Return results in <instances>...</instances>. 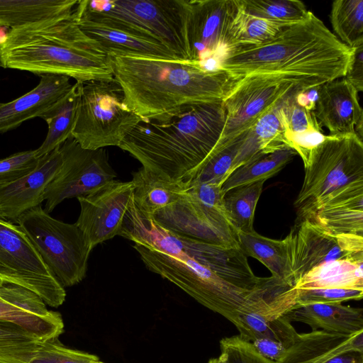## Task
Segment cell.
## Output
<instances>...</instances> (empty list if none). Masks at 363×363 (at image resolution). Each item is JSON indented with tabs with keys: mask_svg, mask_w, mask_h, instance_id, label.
<instances>
[{
	"mask_svg": "<svg viewBox=\"0 0 363 363\" xmlns=\"http://www.w3.org/2000/svg\"><path fill=\"white\" fill-rule=\"evenodd\" d=\"M109 59L124 104L143 122L166 121L194 105L223 101L241 79L188 60L130 55Z\"/></svg>",
	"mask_w": 363,
	"mask_h": 363,
	"instance_id": "obj_1",
	"label": "cell"
},
{
	"mask_svg": "<svg viewBox=\"0 0 363 363\" xmlns=\"http://www.w3.org/2000/svg\"><path fill=\"white\" fill-rule=\"evenodd\" d=\"M352 53L310 11L306 20L284 28L265 43L228 50L219 69L239 78L278 75L301 89L345 77Z\"/></svg>",
	"mask_w": 363,
	"mask_h": 363,
	"instance_id": "obj_2",
	"label": "cell"
},
{
	"mask_svg": "<svg viewBox=\"0 0 363 363\" xmlns=\"http://www.w3.org/2000/svg\"><path fill=\"white\" fill-rule=\"evenodd\" d=\"M225 118L223 101L194 105L166 121L140 123L119 147L143 167L183 182L212 152Z\"/></svg>",
	"mask_w": 363,
	"mask_h": 363,
	"instance_id": "obj_3",
	"label": "cell"
},
{
	"mask_svg": "<svg viewBox=\"0 0 363 363\" xmlns=\"http://www.w3.org/2000/svg\"><path fill=\"white\" fill-rule=\"evenodd\" d=\"M0 66L76 82H115L109 57L91 45L72 16L11 29L0 44Z\"/></svg>",
	"mask_w": 363,
	"mask_h": 363,
	"instance_id": "obj_4",
	"label": "cell"
},
{
	"mask_svg": "<svg viewBox=\"0 0 363 363\" xmlns=\"http://www.w3.org/2000/svg\"><path fill=\"white\" fill-rule=\"evenodd\" d=\"M133 247L147 269L173 283L233 324L247 296L262 279L253 273L247 256L239 247L209 265L189 258H177L138 243Z\"/></svg>",
	"mask_w": 363,
	"mask_h": 363,
	"instance_id": "obj_5",
	"label": "cell"
},
{
	"mask_svg": "<svg viewBox=\"0 0 363 363\" xmlns=\"http://www.w3.org/2000/svg\"><path fill=\"white\" fill-rule=\"evenodd\" d=\"M295 200L297 222L307 220L329 194L363 178V142L356 134L325 135L311 152Z\"/></svg>",
	"mask_w": 363,
	"mask_h": 363,
	"instance_id": "obj_6",
	"label": "cell"
},
{
	"mask_svg": "<svg viewBox=\"0 0 363 363\" xmlns=\"http://www.w3.org/2000/svg\"><path fill=\"white\" fill-rule=\"evenodd\" d=\"M79 101L73 138L85 150L118 146L143 120L123 102L116 82H76Z\"/></svg>",
	"mask_w": 363,
	"mask_h": 363,
	"instance_id": "obj_7",
	"label": "cell"
},
{
	"mask_svg": "<svg viewBox=\"0 0 363 363\" xmlns=\"http://www.w3.org/2000/svg\"><path fill=\"white\" fill-rule=\"evenodd\" d=\"M16 223L64 288L84 279L92 250L76 223L51 217L40 205L22 213Z\"/></svg>",
	"mask_w": 363,
	"mask_h": 363,
	"instance_id": "obj_8",
	"label": "cell"
},
{
	"mask_svg": "<svg viewBox=\"0 0 363 363\" xmlns=\"http://www.w3.org/2000/svg\"><path fill=\"white\" fill-rule=\"evenodd\" d=\"M77 6L94 16L155 38L179 58L188 60L182 0H81Z\"/></svg>",
	"mask_w": 363,
	"mask_h": 363,
	"instance_id": "obj_9",
	"label": "cell"
},
{
	"mask_svg": "<svg viewBox=\"0 0 363 363\" xmlns=\"http://www.w3.org/2000/svg\"><path fill=\"white\" fill-rule=\"evenodd\" d=\"M221 186L199 184L187 186L173 204L152 218L174 233L229 247H239L237 233L227 216Z\"/></svg>",
	"mask_w": 363,
	"mask_h": 363,
	"instance_id": "obj_10",
	"label": "cell"
},
{
	"mask_svg": "<svg viewBox=\"0 0 363 363\" xmlns=\"http://www.w3.org/2000/svg\"><path fill=\"white\" fill-rule=\"evenodd\" d=\"M15 285L57 308L65 301V288L47 267L18 225L0 218V286Z\"/></svg>",
	"mask_w": 363,
	"mask_h": 363,
	"instance_id": "obj_11",
	"label": "cell"
},
{
	"mask_svg": "<svg viewBox=\"0 0 363 363\" xmlns=\"http://www.w3.org/2000/svg\"><path fill=\"white\" fill-rule=\"evenodd\" d=\"M182 6L188 60L205 69L219 70L238 0H182Z\"/></svg>",
	"mask_w": 363,
	"mask_h": 363,
	"instance_id": "obj_12",
	"label": "cell"
},
{
	"mask_svg": "<svg viewBox=\"0 0 363 363\" xmlns=\"http://www.w3.org/2000/svg\"><path fill=\"white\" fill-rule=\"evenodd\" d=\"M297 89L282 77L253 74L242 77L224 99L225 123L213 149L220 148L248 130L274 105Z\"/></svg>",
	"mask_w": 363,
	"mask_h": 363,
	"instance_id": "obj_13",
	"label": "cell"
},
{
	"mask_svg": "<svg viewBox=\"0 0 363 363\" xmlns=\"http://www.w3.org/2000/svg\"><path fill=\"white\" fill-rule=\"evenodd\" d=\"M60 149L62 165L43 194L48 213L65 199L84 196L117 177L105 148L83 149L72 136Z\"/></svg>",
	"mask_w": 363,
	"mask_h": 363,
	"instance_id": "obj_14",
	"label": "cell"
},
{
	"mask_svg": "<svg viewBox=\"0 0 363 363\" xmlns=\"http://www.w3.org/2000/svg\"><path fill=\"white\" fill-rule=\"evenodd\" d=\"M294 284L308 272L335 260L363 261V237L333 235L308 220L296 223L285 238Z\"/></svg>",
	"mask_w": 363,
	"mask_h": 363,
	"instance_id": "obj_15",
	"label": "cell"
},
{
	"mask_svg": "<svg viewBox=\"0 0 363 363\" xmlns=\"http://www.w3.org/2000/svg\"><path fill=\"white\" fill-rule=\"evenodd\" d=\"M133 189L132 181L113 179L77 197L80 213L75 223L83 232L91 250L119 235Z\"/></svg>",
	"mask_w": 363,
	"mask_h": 363,
	"instance_id": "obj_16",
	"label": "cell"
},
{
	"mask_svg": "<svg viewBox=\"0 0 363 363\" xmlns=\"http://www.w3.org/2000/svg\"><path fill=\"white\" fill-rule=\"evenodd\" d=\"M72 18L91 45L108 57L130 55L181 59L157 40L94 16L77 6Z\"/></svg>",
	"mask_w": 363,
	"mask_h": 363,
	"instance_id": "obj_17",
	"label": "cell"
},
{
	"mask_svg": "<svg viewBox=\"0 0 363 363\" xmlns=\"http://www.w3.org/2000/svg\"><path fill=\"white\" fill-rule=\"evenodd\" d=\"M35 293L15 285L0 286V321L17 325L42 341L58 338L64 332L61 315L49 310Z\"/></svg>",
	"mask_w": 363,
	"mask_h": 363,
	"instance_id": "obj_18",
	"label": "cell"
},
{
	"mask_svg": "<svg viewBox=\"0 0 363 363\" xmlns=\"http://www.w3.org/2000/svg\"><path fill=\"white\" fill-rule=\"evenodd\" d=\"M279 363H363V330L344 335L298 333Z\"/></svg>",
	"mask_w": 363,
	"mask_h": 363,
	"instance_id": "obj_19",
	"label": "cell"
},
{
	"mask_svg": "<svg viewBox=\"0 0 363 363\" xmlns=\"http://www.w3.org/2000/svg\"><path fill=\"white\" fill-rule=\"evenodd\" d=\"M313 114L330 135L356 134L362 140L363 111L357 90L344 77L319 86Z\"/></svg>",
	"mask_w": 363,
	"mask_h": 363,
	"instance_id": "obj_20",
	"label": "cell"
},
{
	"mask_svg": "<svg viewBox=\"0 0 363 363\" xmlns=\"http://www.w3.org/2000/svg\"><path fill=\"white\" fill-rule=\"evenodd\" d=\"M62 163L60 146L42 156L36 167L15 182L0 188V217L16 223L24 212L40 206L43 194Z\"/></svg>",
	"mask_w": 363,
	"mask_h": 363,
	"instance_id": "obj_21",
	"label": "cell"
},
{
	"mask_svg": "<svg viewBox=\"0 0 363 363\" xmlns=\"http://www.w3.org/2000/svg\"><path fill=\"white\" fill-rule=\"evenodd\" d=\"M308 220L333 235H363V178L327 195Z\"/></svg>",
	"mask_w": 363,
	"mask_h": 363,
	"instance_id": "obj_22",
	"label": "cell"
},
{
	"mask_svg": "<svg viewBox=\"0 0 363 363\" xmlns=\"http://www.w3.org/2000/svg\"><path fill=\"white\" fill-rule=\"evenodd\" d=\"M69 79L58 74L40 75L35 88L11 101L0 102V133L16 128L27 120L40 118L71 90L73 84Z\"/></svg>",
	"mask_w": 363,
	"mask_h": 363,
	"instance_id": "obj_23",
	"label": "cell"
},
{
	"mask_svg": "<svg viewBox=\"0 0 363 363\" xmlns=\"http://www.w3.org/2000/svg\"><path fill=\"white\" fill-rule=\"evenodd\" d=\"M290 322H300L313 330L352 335L363 330V309L342 303L296 305L285 315Z\"/></svg>",
	"mask_w": 363,
	"mask_h": 363,
	"instance_id": "obj_24",
	"label": "cell"
},
{
	"mask_svg": "<svg viewBox=\"0 0 363 363\" xmlns=\"http://www.w3.org/2000/svg\"><path fill=\"white\" fill-rule=\"evenodd\" d=\"M283 100L261 116L246 132L233 164V172L258 155L289 147Z\"/></svg>",
	"mask_w": 363,
	"mask_h": 363,
	"instance_id": "obj_25",
	"label": "cell"
},
{
	"mask_svg": "<svg viewBox=\"0 0 363 363\" xmlns=\"http://www.w3.org/2000/svg\"><path fill=\"white\" fill-rule=\"evenodd\" d=\"M78 0H0V26L16 29L69 18Z\"/></svg>",
	"mask_w": 363,
	"mask_h": 363,
	"instance_id": "obj_26",
	"label": "cell"
},
{
	"mask_svg": "<svg viewBox=\"0 0 363 363\" xmlns=\"http://www.w3.org/2000/svg\"><path fill=\"white\" fill-rule=\"evenodd\" d=\"M131 181L134 203L147 218L175 203L187 189L183 182L173 181L143 166L133 173Z\"/></svg>",
	"mask_w": 363,
	"mask_h": 363,
	"instance_id": "obj_27",
	"label": "cell"
},
{
	"mask_svg": "<svg viewBox=\"0 0 363 363\" xmlns=\"http://www.w3.org/2000/svg\"><path fill=\"white\" fill-rule=\"evenodd\" d=\"M238 246L245 256L254 257L262 263L272 276L294 286L288 243L284 240L271 239L252 233H237Z\"/></svg>",
	"mask_w": 363,
	"mask_h": 363,
	"instance_id": "obj_28",
	"label": "cell"
},
{
	"mask_svg": "<svg viewBox=\"0 0 363 363\" xmlns=\"http://www.w3.org/2000/svg\"><path fill=\"white\" fill-rule=\"evenodd\" d=\"M363 261L340 259L314 267L301 279L294 287L310 289H363Z\"/></svg>",
	"mask_w": 363,
	"mask_h": 363,
	"instance_id": "obj_29",
	"label": "cell"
},
{
	"mask_svg": "<svg viewBox=\"0 0 363 363\" xmlns=\"http://www.w3.org/2000/svg\"><path fill=\"white\" fill-rule=\"evenodd\" d=\"M79 101L77 83L69 93L40 116L48 125L47 136L35 150L36 156H44L72 137Z\"/></svg>",
	"mask_w": 363,
	"mask_h": 363,
	"instance_id": "obj_30",
	"label": "cell"
},
{
	"mask_svg": "<svg viewBox=\"0 0 363 363\" xmlns=\"http://www.w3.org/2000/svg\"><path fill=\"white\" fill-rule=\"evenodd\" d=\"M233 325L245 341L263 340L281 345L287 350L298 334L285 315L270 319L253 312L240 311Z\"/></svg>",
	"mask_w": 363,
	"mask_h": 363,
	"instance_id": "obj_31",
	"label": "cell"
},
{
	"mask_svg": "<svg viewBox=\"0 0 363 363\" xmlns=\"http://www.w3.org/2000/svg\"><path fill=\"white\" fill-rule=\"evenodd\" d=\"M297 155L289 147L258 155L237 168L221 186L225 194L238 186L267 180L278 173Z\"/></svg>",
	"mask_w": 363,
	"mask_h": 363,
	"instance_id": "obj_32",
	"label": "cell"
},
{
	"mask_svg": "<svg viewBox=\"0 0 363 363\" xmlns=\"http://www.w3.org/2000/svg\"><path fill=\"white\" fill-rule=\"evenodd\" d=\"M238 10L228 28V52L238 47L265 43L275 37L284 28L289 26L252 16L240 7L238 0Z\"/></svg>",
	"mask_w": 363,
	"mask_h": 363,
	"instance_id": "obj_33",
	"label": "cell"
},
{
	"mask_svg": "<svg viewBox=\"0 0 363 363\" xmlns=\"http://www.w3.org/2000/svg\"><path fill=\"white\" fill-rule=\"evenodd\" d=\"M246 132L227 145L213 149L201 164L183 182L187 186L199 184L222 186L233 172V164Z\"/></svg>",
	"mask_w": 363,
	"mask_h": 363,
	"instance_id": "obj_34",
	"label": "cell"
},
{
	"mask_svg": "<svg viewBox=\"0 0 363 363\" xmlns=\"http://www.w3.org/2000/svg\"><path fill=\"white\" fill-rule=\"evenodd\" d=\"M265 181L260 180L240 186L225 194V210L236 233H249L255 231V211Z\"/></svg>",
	"mask_w": 363,
	"mask_h": 363,
	"instance_id": "obj_35",
	"label": "cell"
},
{
	"mask_svg": "<svg viewBox=\"0 0 363 363\" xmlns=\"http://www.w3.org/2000/svg\"><path fill=\"white\" fill-rule=\"evenodd\" d=\"M330 20L336 37L354 48L363 44V1L337 0L333 2Z\"/></svg>",
	"mask_w": 363,
	"mask_h": 363,
	"instance_id": "obj_36",
	"label": "cell"
},
{
	"mask_svg": "<svg viewBox=\"0 0 363 363\" xmlns=\"http://www.w3.org/2000/svg\"><path fill=\"white\" fill-rule=\"evenodd\" d=\"M42 342L17 325L0 321V363H30Z\"/></svg>",
	"mask_w": 363,
	"mask_h": 363,
	"instance_id": "obj_37",
	"label": "cell"
},
{
	"mask_svg": "<svg viewBox=\"0 0 363 363\" xmlns=\"http://www.w3.org/2000/svg\"><path fill=\"white\" fill-rule=\"evenodd\" d=\"M247 13L269 21L291 25L306 20L310 13L298 0H238Z\"/></svg>",
	"mask_w": 363,
	"mask_h": 363,
	"instance_id": "obj_38",
	"label": "cell"
},
{
	"mask_svg": "<svg viewBox=\"0 0 363 363\" xmlns=\"http://www.w3.org/2000/svg\"><path fill=\"white\" fill-rule=\"evenodd\" d=\"M30 363H102V362L95 354L66 347L58 338H56L42 342Z\"/></svg>",
	"mask_w": 363,
	"mask_h": 363,
	"instance_id": "obj_39",
	"label": "cell"
},
{
	"mask_svg": "<svg viewBox=\"0 0 363 363\" xmlns=\"http://www.w3.org/2000/svg\"><path fill=\"white\" fill-rule=\"evenodd\" d=\"M295 90L283 100V108L286 122V135H296L314 131L322 132L321 126L313 112L300 106L294 101L293 94Z\"/></svg>",
	"mask_w": 363,
	"mask_h": 363,
	"instance_id": "obj_40",
	"label": "cell"
},
{
	"mask_svg": "<svg viewBox=\"0 0 363 363\" xmlns=\"http://www.w3.org/2000/svg\"><path fill=\"white\" fill-rule=\"evenodd\" d=\"M39 159L34 150L17 152L0 160V188L33 171Z\"/></svg>",
	"mask_w": 363,
	"mask_h": 363,
	"instance_id": "obj_41",
	"label": "cell"
},
{
	"mask_svg": "<svg viewBox=\"0 0 363 363\" xmlns=\"http://www.w3.org/2000/svg\"><path fill=\"white\" fill-rule=\"evenodd\" d=\"M220 346L225 363H277L260 354L239 335L221 339Z\"/></svg>",
	"mask_w": 363,
	"mask_h": 363,
	"instance_id": "obj_42",
	"label": "cell"
},
{
	"mask_svg": "<svg viewBox=\"0 0 363 363\" xmlns=\"http://www.w3.org/2000/svg\"><path fill=\"white\" fill-rule=\"evenodd\" d=\"M297 290L296 305L342 303V302L352 300L359 301L363 297V289H310Z\"/></svg>",
	"mask_w": 363,
	"mask_h": 363,
	"instance_id": "obj_43",
	"label": "cell"
},
{
	"mask_svg": "<svg viewBox=\"0 0 363 363\" xmlns=\"http://www.w3.org/2000/svg\"><path fill=\"white\" fill-rule=\"evenodd\" d=\"M352 50L351 61L344 78L359 92L363 91V44Z\"/></svg>",
	"mask_w": 363,
	"mask_h": 363,
	"instance_id": "obj_44",
	"label": "cell"
},
{
	"mask_svg": "<svg viewBox=\"0 0 363 363\" xmlns=\"http://www.w3.org/2000/svg\"><path fill=\"white\" fill-rule=\"evenodd\" d=\"M319 86L296 89L293 96L296 103L310 111H313L318 98Z\"/></svg>",
	"mask_w": 363,
	"mask_h": 363,
	"instance_id": "obj_45",
	"label": "cell"
},
{
	"mask_svg": "<svg viewBox=\"0 0 363 363\" xmlns=\"http://www.w3.org/2000/svg\"><path fill=\"white\" fill-rule=\"evenodd\" d=\"M5 28H7L0 26V44L3 43L8 36L9 32H6Z\"/></svg>",
	"mask_w": 363,
	"mask_h": 363,
	"instance_id": "obj_46",
	"label": "cell"
},
{
	"mask_svg": "<svg viewBox=\"0 0 363 363\" xmlns=\"http://www.w3.org/2000/svg\"><path fill=\"white\" fill-rule=\"evenodd\" d=\"M207 363H225L223 356L220 354L218 357L211 358Z\"/></svg>",
	"mask_w": 363,
	"mask_h": 363,
	"instance_id": "obj_47",
	"label": "cell"
},
{
	"mask_svg": "<svg viewBox=\"0 0 363 363\" xmlns=\"http://www.w3.org/2000/svg\"><path fill=\"white\" fill-rule=\"evenodd\" d=\"M0 218H1L0 217ZM2 219H3V218H2Z\"/></svg>",
	"mask_w": 363,
	"mask_h": 363,
	"instance_id": "obj_48",
	"label": "cell"
},
{
	"mask_svg": "<svg viewBox=\"0 0 363 363\" xmlns=\"http://www.w3.org/2000/svg\"><path fill=\"white\" fill-rule=\"evenodd\" d=\"M102 363H104V362H102Z\"/></svg>",
	"mask_w": 363,
	"mask_h": 363,
	"instance_id": "obj_49",
	"label": "cell"
}]
</instances>
